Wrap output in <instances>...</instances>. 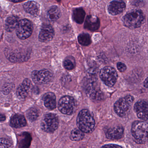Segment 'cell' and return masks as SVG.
<instances>
[{
  "mask_svg": "<svg viewBox=\"0 0 148 148\" xmlns=\"http://www.w3.org/2000/svg\"><path fill=\"white\" fill-rule=\"evenodd\" d=\"M77 123L78 127L84 133H91L95 129V120L90 111L86 109L82 110L79 112Z\"/></svg>",
  "mask_w": 148,
  "mask_h": 148,
  "instance_id": "1",
  "label": "cell"
},
{
  "mask_svg": "<svg viewBox=\"0 0 148 148\" xmlns=\"http://www.w3.org/2000/svg\"><path fill=\"white\" fill-rule=\"evenodd\" d=\"M131 132L136 143H145L148 141V123L143 121H135L132 126Z\"/></svg>",
  "mask_w": 148,
  "mask_h": 148,
  "instance_id": "2",
  "label": "cell"
},
{
  "mask_svg": "<svg viewBox=\"0 0 148 148\" xmlns=\"http://www.w3.org/2000/svg\"><path fill=\"white\" fill-rule=\"evenodd\" d=\"M144 19L143 13L141 10H134L129 12L123 17V22L125 26L133 29L140 27Z\"/></svg>",
  "mask_w": 148,
  "mask_h": 148,
  "instance_id": "3",
  "label": "cell"
},
{
  "mask_svg": "<svg viewBox=\"0 0 148 148\" xmlns=\"http://www.w3.org/2000/svg\"><path fill=\"white\" fill-rule=\"evenodd\" d=\"M85 89L87 96L92 99L96 100L103 99V93L100 90L97 78L94 76L87 79Z\"/></svg>",
  "mask_w": 148,
  "mask_h": 148,
  "instance_id": "4",
  "label": "cell"
},
{
  "mask_svg": "<svg viewBox=\"0 0 148 148\" xmlns=\"http://www.w3.org/2000/svg\"><path fill=\"white\" fill-rule=\"evenodd\" d=\"M134 98L131 95H127L120 98L114 104L115 112L119 116H124L130 110Z\"/></svg>",
  "mask_w": 148,
  "mask_h": 148,
  "instance_id": "5",
  "label": "cell"
},
{
  "mask_svg": "<svg viewBox=\"0 0 148 148\" xmlns=\"http://www.w3.org/2000/svg\"><path fill=\"white\" fill-rule=\"evenodd\" d=\"M58 117L53 113H49L44 116L41 123V129L47 133H53L58 129Z\"/></svg>",
  "mask_w": 148,
  "mask_h": 148,
  "instance_id": "6",
  "label": "cell"
},
{
  "mask_svg": "<svg viewBox=\"0 0 148 148\" xmlns=\"http://www.w3.org/2000/svg\"><path fill=\"white\" fill-rule=\"evenodd\" d=\"M99 77L103 82L110 87L113 86L116 82L118 73L113 67L107 66L101 69Z\"/></svg>",
  "mask_w": 148,
  "mask_h": 148,
  "instance_id": "7",
  "label": "cell"
},
{
  "mask_svg": "<svg viewBox=\"0 0 148 148\" xmlns=\"http://www.w3.org/2000/svg\"><path fill=\"white\" fill-rule=\"evenodd\" d=\"M58 106L60 111L63 114L71 115L76 108V100L71 96H64L60 99Z\"/></svg>",
  "mask_w": 148,
  "mask_h": 148,
  "instance_id": "8",
  "label": "cell"
},
{
  "mask_svg": "<svg viewBox=\"0 0 148 148\" xmlns=\"http://www.w3.org/2000/svg\"><path fill=\"white\" fill-rule=\"evenodd\" d=\"M33 29L32 24L30 21L26 19L21 20L16 28L17 36L20 39H26L32 35Z\"/></svg>",
  "mask_w": 148,
  "mask_h": 148,
  "instance_id": "9",
  "label": "cell"
},
{
  "mask_svg": "<svg viewBox=\"0 0 148 148\" xmlns=\"http://www.w3.org/2000/svg\"><path fill=\"white\" fill-rule=\"evenodd\" d=\"M53 75L51 71L46 69L34 71L32 73L33 81L37 84H44L51 81Z\"/></svg>",
  "mask_w": 148,
  "mask_h": 148,
  "instance_id": "10",
  "label": "cell"
},
{
  "mask_svg": "<svg viewBox=\"0 0 148 148\" xmlns=\"http://www.w3.org/2000/svg\"><path fill=\"white\" fill-rule=\"evenodd\" d=\"M134 111L137 116L140 119L148 120V102L140 100L134 106Z\"/></svg>",
  "mask_w": 148,
  "mask_h": 148,
  "instance_id": "11",
  "label": "cell"
},
{
  "mask_svg": "<svg viewBox=\"0 0 148 148\" xmlns=\"http://www.w3.org/2000/svg\"><path fill=\"white\" fill-rule=\"evenodd\" d=\"M54 35V31L53 27L50 25H44L40 29L39 40L40 42H49L53 38Z\"/></svg>",
  "mask_w": 148,
  "mask_h": 148,
  "instance_id": "12",
  "label": "cell"
},
{
  "mask_svg": "<svg viewBox=\"0 0 148 148\" xmlns=\"http://www.w3.org/2000/svg\"><path fill=\"white\" fill-rule=\"evenodd\" d=\"M126 8L123 1H113L109 3L107 7L108 12L112 15H116L122 13Z\"/></svg>",
  "mask_w": 148,
  "mask_h": 148,
  "instance_id": "13",
  "label": "cell"
},
{
  "mask_svg": "<svg viewBox=\"0 0 148 148\" xmlns=\"http://www.w3.org/2000/svg\"><path fill=\"white\" fill-rule=\"evenodd\" d=\"M31 80L28 79H24L22 84L18 86L17 90V95L19 99H25L27 97L28 92L32 88Z\"/></svg>",
  "mask_w": 148,
  "mask_h": 148,
  "instance_id": "14",
  "label": "cell"
},
{
  "mask_svg": "<svg viewBox=\"0 0 148 148\" xmlns=\"http://www.w3.org/2000/svg\"><path fill=\"white\" fill-rule=\"evenodd\" d=\"M100 26L99 19L95 16L89 15L86 19L84 24V28L89 31H97Z\"/></svg>",
  "mask_w": 148,
  "mask_h": 148,
  "instance_id": "15",
  "label": "cell"
},
{
  "mask_svg": "<svg viewBox=\"0 0 148 148\" xmlns=\"http://www.w3.org/2000/svg\"><path fill=\"white\" fill-rule=\"evenodd\" d=\"M124 129L120 126H116L110 128L106 131V136L109 139L116 140L121 138L123 136Z\"/></svg>",
  "mask_w": 148,
  "mask_h": 148,
  "instance_id": "16",
  "label": "cell"
},
{
  "mask_svg": "<svg viewBox=\"0 0 148 148\" xmlns=\"http://www.w3.org/2000/svg\"><path fill=\"white\" fill-rule=\"evenodd\" d=\"M42 99L46 107L50 110H53L56 107V97L54 93L48 92L43 96Z\"/></svg>",
  "mask_w": 148,
  "mask_h": 148,
  "instance_id": "17",
  "label": "cell"
},
{
  "mask_svg": "<svg viewBox=\"0 0 148 148\" xmlns=\"http://www.w3.org/2000/svg\"><path fill=\"white\" fill-rule=\"evenodd\" d=\"M26 124L25 118L24 116L21 114H15L10 119V125L14 128H22L26 126Z\"/></svg>",
  "mask_w": 148,
  "mask_h": 148,
  "instance_id": "18",
  "label": "cell"
},
{
  "mask_svg": "<svg viewBox=\"0 0 148 148\" xmlns=\"http://www.w3.org/2000/svg\"><path fill=\"white\" fill-rule=\"evenodd\" d=\"M25 11L34 16H37L40 12V5L36 1H29L23 5Z\"/></svg>",
  "mask_w": 148,
  "mask_h": 148,
  "instance_id": "19",
  "label": "cell"
},
{
  "mask_svg": "<svg viewBox=\"0 0 148 148\" xmlns=\"http://www.w3.org/2000/svg\"><path fill=\"white\" fill-rule=\"evenodd\" d=\"M19 22L18 18L16 16L8 17L6 21L5 25L6 30L9 32H12L17 28Z\"/></svg>",
  "mask_w": 148,
  "mask_h": 148,
  "instance_id": "20",
  "label": "cell"
},
{
  "mask_svg": "<svg viewBox=\"0 0 148 148\" xmlns=\"http://www.w3.org/2000/svg\"><path fill=\"white\" fill-rule=\"evenodd\" d=\"M32 141L31 135L27 132H24L18 137L19 147L27 148L30 146Z\"/></svg>",
  "mask_w": 148,
  "mask_h": 148,
  "instance_id": "21",
  "label": "cell"
},
{
  "mask_svg": "<svg viewBox=\"0 0 148 148\" xmlns=\"http://www.w3.org/2000/svg\"><path fill=\"white\" fill-rule=\"evenodd\" d=\"M61 12L59 8L56 6L51 7L47 14V18L50 21H54L60 18Z\"/></svg>",
  "mask_w": 148,
  "mask_h": 148,
  "instance_id": "22",
  "label": "cell"
},
{
  "mask_svg": "<svg viewBox=\"0 0 148 148\" xmlns=\"http://www.w3.org/2000/svg\"><path fill=\"white\" fill-rule=\"evenodd\" d=\"M85 16V12L82 8H77L74 9L73 13V20L79 24H81L84 22Z\"/></svg>",
  "mask_w": 148,
  "mask_h": 148,
  "instance_id": "23",
  "label": "cell"
},
{
  "mask_svg": "<svg viewBox=\"0 0 148 148\" xmlns=\"http://www.w3.org/2000/svg\"><path fill=\"white\" fill-rule=\"evenodd\" d=\"M84 137V132L80 130L75 129L73 130L70 135L71 140L74 141H79L82 140Z\"/></svg>",
  "mask_w": 148,
  "mask_h": 148,
  "instance_id": "24",
  "label": "cell"
},
{
  "mask_svg": "<svg viewBox=\"0 0 148 148\" xmlns=\"http://www.w3.org/2000/svg\"><path fill=\"white\" fill-rule=\"evenodd\" d=\"M79 43L84 46H87L90 45L91 39L90 35L88 34L82 33L78 37Z\"/></svg>",
  "mask_w": 148,
  "mask_h": 148,
  "instance_id": "25",
  "label": "cell"
},
{
  "mask_svg": "<svg viewBox=\"0 0 148 148\" xmlns=\"http://www.w3.org/2000/svg\"><path fill=\"white\" fill-rule=\"evenodd\" d=\"M27 116L29 121L33 122L38 119L39 116V111L36 108H32L27 112Z\"/></svg>",
  "mask_w": 148,
  "mask_h": 148,
  "instance_id": "26",
  "label": "cell"
},
{
  "mask_svg": "<svg viewBox=\"0 0 148 148\" xmlns=\"http://www.w3.org/2000/svg\"><path fill=\"white\" fill-rule=\"evenodd\" d=\"M63 65L66 70H73L75 67V60H73V58H66L63 62Z\"/></svg>",
  "mask_w": 148,
  "mask_h": 148,
  "instance_id": "27",
  "label": "cell"
},
{
  "mask_svg": "<svg viewBox=\"0 0 148 148\" xmlns=\"http://www.w3.org/2000/svg\"><path fill=\"white\" fill-rule=\"evenodd\" d=\"M12 146L11 142L5 138H1V148H10Z\"/></svg>",
  "mask_w": 148,
  "mask_h": 148,
  "instance_id": "28",
  "label": "cell"
},
{
  "mask_svg": "<svg viewBox=\"0 0 148 148\" xmlns=\"http://www.w3.org/2000/svg\"><path fill=\"white\" fill-rule=\"evenodd\" d=\"M117 67L118 70L121 72H123L125 71L126 70V66L125 64L121 62H119L117 64Z\"/></svg>",
  "mask_w": 148,
  "mask_h": 148,
  "instance_id": "29",
  "label": "cell"
},
{
  "mask_svg": "<svg viewBox=\"0 0 148 148\" xmlns=\"http://www.w3.org/2000/svg\"><path fill=\"white\" fill-rule=\"evenodd\" d=\"M144 0H134L133 2V5L136 6H140L143 5Z\"/></svg>",
  "mask_w": 148,
  "mask_h": 148,
  "instance_id": "30",
  "label": "cell"
},
{
  "mask_svg": "<svg viewBox=\"0 0 148 148\" xmlns=\"http://www.w3.org/2000/svg\"><path fill=\"white\" fill-rule=\"evenodd\" d=\"M103 148H122L121 146H119V145H116L114 144H108L106 145H104V146H102Z\"/></svg>",
  "mask_w": 148,
  "mask_h": 148,
  "instance_id": "31",
  "label": "cell"
},
{
  "mask_svg": "<svg viewBox=\"0 0 148 148\" xmlns=\"http://www.w3.org/2000/svg\"><path fill=\"white\" fill-rule=\"evenodd\" d=\"M144 86L146 88H148V77L145 80L144 82Z\"/></svg>",
  "mask_w": 148,
  "mask_h": 148,
  "instance_id": "32",
  "label": "cell"
},
{
  "mask_svg": "<svg viewBox=\"0 0 148 148\" xmlns=\"http://www.w3.org/2000/svg\"><path fill=\"white\" fill-rule=\"evenodd\" d=\"M5 115H3V114H1V122H2V121H5Z\"/></svg>",
  "mask_w": 148,
  "mask_h": 148,
  "instance_id": "33",
  "label": "cell"
},
{
  "mask_svg": "<svg viewBox=\"0 0 148 148\" xmlns=\"http://www.w3.org/2000/svg\"><path fill=\"white\" fill-rule=\"evenodd\" d=\"M10 1L14 3H19V2H22L25 0H10Z\"/></svg>",
  "mask_w": 148,
  "mask_h": 148,
  "instance_id": "34",
  "label": "cell"
}]
</instances>
